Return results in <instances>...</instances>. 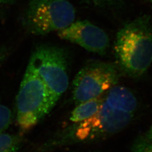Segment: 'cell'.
Masks as SVG:
<instances>
[{
	"instance_id": "2",
	"label": "cell",
	"mask_w": 152,
	"mask_h": 152,
	"mask_svg": "<svg viewBox=\"0 0 152 152\" xmlns=\"http://www.w3.org/2000/svg\"><path fill=\"white\" fill-rule=\"evenodd\" d=\"M133 116L110 107L104 102L96 114L56 135L44 144L42 149H51L72 140L86 142L108 137L125 129Z\"/></svg>"
},
{
	"instance_id": "10",
	"label": "cell",
	"mask_w": 152,
	"mask_h": 152,
	"mask_svg": "<svg viewBox=\"0 0 152 152\" xmlns=\"http://www.w3.org/2000/svg\"><path fill=\"white\" fill-rule=\"evenodd\" d=\"M23 141L20 135L2 133L0 134V152H19Z\"/></svg>"
},
{
	"instance_id": "13",
	"label": "cell",
	"mask_w": 152,
	"mask_h": 152,
	"mask_svg": "<svg viewBox=\"0 0 152 152\" xmlns=\"http://www.w3.org/2000/svg\"><path fill=\"white\" fill-rule=\"evenodd\" d=\"M89 4H92L94 5L101 6L108 4L112 2L113 0H81Z\"/></svg>"
},
{
	"instance_id": "7",
	"label": "cell",
	"mask_w": 152,
	"mask_h": 152,
	"mask_svg": "<svg viewBox=\"0 0 152 152\" xmlns=\"http://www.w3.org/2000/svg\"><path fill=\"white\" fill-rule=\"evenodd\" d=\"M58 36L61 39L99 54H105L109 44L107 33L87 20L73 22L68 27L58 31Z\"/></svg>"
},
{
	"instance_id": "6",
	"label": "cell",
	"mask_w": 152,
	"mask_h": 152,
	"mask_svg": "<svg viewBox=\"0 0 152 152\" xmlns=\"http://www.w3.org/2000/svg\"><path fill=\"white\" fill-rule=\"evenodd\" d=\"M120 73L113 63L94 61L78 72L73 83V98L78 105L103 95L118 81Z\"/></svg>"
},
{
	"instance_id": "12",
	"label": "cell",
	"mask_w": 152,
	"mask_h": 152,
	"mask_svg": "<svg viewBox=\"0 0 152 152\" xmlns=\"http://www.w3.org/2000/svg\"><path fill=\"white\" fill-rule=\"evenodd\" d=\"M132 152H152V143L141 137L134 144Z\"/></svg>"
},
{
	"instance_id": "5",
	"label": "cell",
	"mask_w": 152,
	"mask_h": 152,
	"mask_svg": "<svg viewBox=\"0 0 152 152\" xmlns=\"http://www.w3.org/2000/svg\"><path fill=\"white\" fill-rule=\"evenodd\" d=\"M75 16V9L67 0H29L23 24L28 32L43 36L68 27Z\"/></svg>"
},
{
	"instance_id": "1",
	"label": "cell",
	"mask_w": 152,
	"mask_h": 152,
	"mask_svg": "<svg viewBox=\"0 0 152 152\" xmlns=\"http://www.w3.org/2000/svg\"><path fill=\"white\" fill-rule=\"evenodd\" d=\"M116 58L129 76L142 75L152 62V23L148 15L126 24L117 34L114 44Z\"/></svg>"
},
{
	"instance_id": "8",
	"label": "cell",
	"mask_w": 152,
	"mask_h": 152,
	"mask_svg": "<svg viewBox=\"0 0 152 152\" xmlns=\"http://www.w3.org/2000/svg\"><path fill=\"white\" fill-rule=\"evenodd\" d=\"M104 102L110 107L127 113L134 114L137 102L136 97L128 88L115 85L104 96Z\"/></svg>"
},
{
	"instance_id": "17",
	"label": "cell",
	"mask_w": 152,
	"mask_h": 152,
	"mask_svg": "<svg viewBox=\"0 0 152 152\" xmlns=\"http://www.w3.org/2000/svg\"><path fill=\"white\" fill-rule=\"evenodd\" d=\"M150 1H152V0H150Z\"/></svg>"
},
{
	"instance_id": "15",
	"label": "cell",
	"mask_w": 152,
	"mask_h": 152,
	"mask_svg": "<svg viewBox=\"0 0 152 152\" xmlns=\"http://www.w3.org/2000/svg\"><path fill=\"white\" fill-rule=\"evenodd\" d=\"M141 137L143 138L146 141L152 143V127H151V129H149V130L147 132L146 135Z\"/></svg>"
},
{
	"instance_id": "14",
	"label": "cell",
	"mask_w": 152,
	"mask_h": 152,
	"mask_svg": "<svg viewBox=\"0 0 152 152\" xmlns=\"http://www.w3.org/2000/svg\"><path fill=\"white\" fill-rule=\"evenodd\" d=\"M7 54L8 50L6 48L3 47L0 48V66L2 64V63L5 60Z\"/></svg>"
},
{
	"instance_id": "11",
	"label": "cell",
	"mask_w": 152,
	"mask_h": 152,
	"mask_svg": "<svg viewBox=\"0 0 152 152\" xmlns=\"http://www.w3.org/2000/svg\"><path fill=\"white\" fill-rule=\"evenodd\" d=\"M11 121L12 113L10 109L4 105L0 104V134L9 128Z\"/></svg>"
},
{
	"instance_id": "4",
	"label": "cell",
	"mask_w": 152,
	"mask_h": 152,
	"mask_svg": "<svg viewBox=\"0 0 152 152\" xmlns=\"http://www.w3.org/2000/svg\"><path fill=\"white\" fill-rule=\"evenodd\" d=\"M16 120L22 133L31 130L52 110L44 82L28 65L16 100Z\"/></svg>"
},
{
	"instance_id": "16",
	"label": "cell",
	"mask_w": 152,
	"mask_h": 152,
	"mask_svg": "<svg viewBox=\"0 0 152 152\" xmlns=\"http://www.w3.org/2000/svg\"><path fill=\"white\" fill-rule=\"evenodd\" d=\"M15 0H0V4H9L13 3Z\"/></svg>"
},
{
	"instance_id": "9",
	"label": "cell",
	"mask_w": 152,
	"mask_h": 152,
	"mask_svg": "<svg viewBox=\"0 0 152 152\" xmlns=\"http://www.w3.org/2000/svg\"><path fill=\"white\" fill-rule=\"evenodd\" d=\"M104 102V96L102 95L77 105L71 114L70 120L75 123L87 120L98 112Z\"/></svg>"
},
{
	"instance_id": "3",
	"label": "cell",
	"mask_w": 152,
	"mask_h": 152,
	"mask_svg": "<svg viewBox=\"0 0 152 152\" xmlns=\"http://www.w3.org/2000/svg\"><path fill=\"white\" fill-rule=\"evenodd\" d=\"M28 65L37 73L47 88L53 109L69 85L66 51L54 45L38 46L33 51Z\"/></svg>"
}]
</instances>
